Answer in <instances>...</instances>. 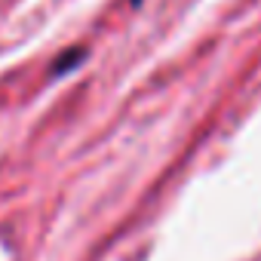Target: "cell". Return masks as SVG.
Masks as SVG:
<instances>
[{"label":"cell","instance_id":"obj_2","mask_svg":"<svg viewBox=\"0 0 261 261\" xmlns=\"http://www.w3.org/2000/svg\"><path fill=\"white\" fill-rule=\"evenodd\" d=\"M129 4H133V7H142V0H129Z\"/></svg>","mask_w":261,"mask_h":261},{"label":"cell","instance_id":"obj_1","mask_svg":"<svg viewBox=\"0 0 261 261\" xmlns=\"http://www.w3.org/2000/svg\"><path fill=\"white\" fill-rule=\"evenodd\" d=\"M83 59H86V49H68V56H65V59H59V62L53 65V77L68 74V71H71V68H77Z\"/></svg>","mask_w":261,"mask_h":261}]
</instances>
